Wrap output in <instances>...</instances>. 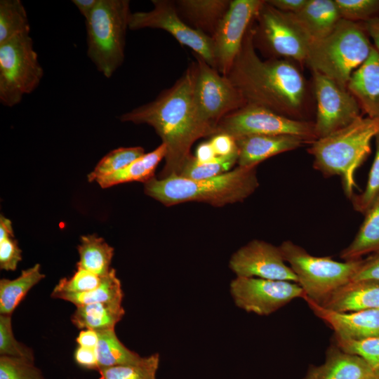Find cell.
Listing matches in <instances>:
<instances>
[{
	"label": "cell",
	"instance_id": "6da1fadb",
	"mask_svg": "<svg viewBox=\"0 0 379 379\" xmlns=\"http://www.w3.org/2000/svg\"><path fill=\"white\" fill-rule=\"evenodd\" d=\"M197 69L192 62L169 88L153 101L119 116L122 122L152 126L166 147L165 164L160 178L178 175L192 155V145L199 138L216 134V127L199 117L194 97Z\"/></svg>",
	"mask_w": 379,
	"mask_h": 379
},
{
	"label": "cell",
	"instance_id": "7a4b0ae2",
	"mask_svg": "<svg viewBox=\"0 0 379 379\" xmlns=\"http://www.w3.org/2000/svg\"><path fill=\"white\" fill-rule=\"evenodd\" d=\"M227 77L247 104L259 105L291 119L307 121L304 114L308 92L304 75L293 60H262L253 44L252 23Z\"/></svg>",
	"mask_w": 379,
	"mask_h": 379
},
{
	"label": "cell",
	"instance_id": "3957f363",
	"mask_svg": "<svg viewBox=\"0 0 379 379\" xmlns=\"http://www.w3.org/2000/svg\"><path fill=\"white\" fill-rule=\"evenodd\" d=\"M258 185L256 167L238 166L220 175L199 180L175 175L153 178L144 183V189L147 195L166 206L188 201L223 206L244 201Z\"/></svg>",
	"mask_w": 379,
	"mask_h": 379
},
{
	"label": "cell",
	"instance_id": "277c9868",
	"mask_svg": "<svg viewBox=\"0 0 379 379\" xmlns=\"http://www.w3.org/2000/svg\"><path fill=\"white\" fill-rule=\"evenodd\" d=\"M379 133V119L361 116L347 126L310 144L313 167L325 177L338 175L349 199L356 187L355 173L371 152Z\"/></svg>",
	"mask_w": 379,
	"mask_h": 379
},
{
	"label": "cell",
	"instance_id": "5b68a950",
	"mask_svg": "<svg viewBox=\"0 0 379 379\" xmlns=\"http://www.w3.org/2000/svg\"><path fill=\"white\" fill-rule=\"evenodd\" d=\"M373 47L364 22L341 19L328 35L312 41L305 63L312 71L347 87L351 75L366 60Z\"/></svg>",
	"mask_w": 379,
	"mask_h": 379
},
{
	"label": "cell",
	"instance_id": "8992f818",
	"mask_svg": "<svg viewBox=\"0 0 379 379\" xmlns=\"http://www.w3.org/2000/svg\"><path fill=\"white\" fill-rule=\"evenodd\" d=\"M131 15L128 0H98L86 20L87 55L106 78H110L124 60Z\"/></svg>",
	"mask_w": 379,
	"mask_h": 379
},
{
	"label": "cell",
	"instance_id": "52a82bcc",
	"mask_svg": "<svg viewBox=\"0 0 379 379\" xmlns=\"http://www.w3.org/2000/svg\"><path fill=\"white\" fill-rule=\"evenodd\" d=\"M279 248L305 295L318 304L350 281L362 262L361 258L338 262L330 257L314 256L290 240L282 242Z\"/></svg>",
	"mask_w": 379,
	"mask_h": 379
},
{
	"label": "cell",
	"instance_id": "ba28073f",
	"mask_svg": "<svg viewBox=\"0 0 379 379\" xmlns=\"http://www.w3.org/2000/svg\"><path fill=\"white\" fill-rule=\"evenodd\" d=\"M252 28L255 48L268 59L305 62L312 39L293 13L281 11L264 1Z\"/></svg>",
	"mask_w": 379,
	"mask_h": 379
},
{
	"label": "cell",
	"instance_id": "9c48e42d",
	"mask_svg": "<svg viewBox=\"0 0 379 379\" xmlns=\"http://www.w3.org/2000/svg\"><path fill=\"white\" fill-rule=\"evenodd\" d=\"M44 69L29 33L0 45V102L12 107L39 85Z\"/></svg>",
	"mask_w": 379,
	"mask_h": 379
},
{
	"label": "cell",
	"instance_id": "30bf717a",
	"mask_svg": "<svg viewBox=\"0 0 379 379\" xmlns=\"http://www.w3.org/2000/svg\"><path fill=\"white\" fill-rule=\"evenodd\" d=\"M216 129V133H226L235 140L250 135H287L301 138L310 145L317 139L314 121L291 119L251 104L224 117Z\"/></svg>",
	"mask_w": 379,
	"mask_h": 379
},
{
	"label": "cell",
	"instance_id": "8fae6325",
	"mask_svg": "<svg viewBox=\"0 0 379 379\" xmlns=\"http://www.w3.org/2000/svg\"><path fill=\"white\" fill-rule=\"evenodd\" d=\"M195 58L194 97L197 112L204 121L216 127L224 117L247 103L227 76L196 54Z\"/></svg>",
	"mask_w": 379,
	"mask_h": 379
},
{
	"label": "cell",
	"instance_id": "7c38bea8",
	"mask_svg": "<svg viewBox=\"0 0 379 379\" xmlns=\"http://www.w3.org/2000/svg\"><path fill=\"white\" fill-rule=\"evenodd\" d=\"M149 11L131 13L129 29H160L171 34L180 44L190 48L207 64L216 69L213 39L189 26L178 15L174 1L152 0Z\"/></svg>",
	"mask_w": 379,
	"mask_h": 379
},
{
	"label": "cell",
	"instance_id": "4fadbf2b",
	"mask_svg": "<svg viewBox=\"0 0 379 379\" xmlns=\"http://www.w3.org/2000/svg\"><path fill=\"white\" fill-rule=\"evenodd\" d=\"M313 90L317 102L314 132L318 138L340 130L361 117V108L347 87L312 71Z\"/></svg>",
	"mask_w": 379,
	"mask_h": 379
},
{
	"label": "cell",
	"instance_id": "5bb4252c",
	"mask_svg": "<svg viewBox=\"0 0 379 379\" xmlns=\"http://www.w3.org/2000/svg\"><path fill=\"white\" fill-rule=\"evenodd\" d=\"M235 305L247 312L269 315L298 298H303L301 286L294 282L237 277L230 284Z\"/></svg>",
	"mask_w": 379,
	"mask_h": 379
},
{
	"label": "cell",
	"instance_id": "9a60e30c",
	"mask_svg": "<svg viewBox=\"0 0 379 379\" xmlns=\"http://www.w3.org/2000/svg\"><path fill=\"white\" fill-rule=\"evenodd\" d=\"M262 0H232L230 6L213 36L216 69L227 76L240 51L246 32Z\"/></svg>",
	"mask_w": 379,
	"mask_h": 379
},
{
	"label": "cell",
	"instance_id": "2e32d148",
	"mask_svg": "<svg viewBox=\"0 0 379 379\" xmlns=\"http://www.w3.org/2000/svg\"><path fill=\"white\" fill-rule=\"evenodd\" d=\"M285 262L279 246L254 239L232 255L229 266L237 277L298 283L296 275Z\"/></svg>",
	"mask_w": 379,
	"mask_h": 379
},
{
	"label": "cell",
	"instance_id": "e0dca14e",
	"mask_svg": "<svg viewBox=\"0 0 379 379\" xmlns=\"http://www.w3.org/2000/svg\"><path fill=\"white\" fill-rule=\"evenodd\" d=\"M302 298L314 314L335 331V338L345 340L379 338V309L339 312L326 309L305 295Z\"/></svg>",
	"mask_w": 379,
	"mask_h": 379
},
{
	"label": "cell",
	"instance_id": "ac0fdd59",
	"mask_svg": "<svg viewBox=\"0 0 379 379\" xmlns=\"http://www.w3.org/2000/svg\"><path fill=\"white\" fill-rule=\"evenodd\" d=\"M377 374L361 357L336 345L328 350L325 362L310 366L302 379H370Z\"/></svg>",
	"mask_w": 379,
	"mask_h": 379
},
{
	"label": "cell",
	"instance_id": "d6986e66",
	"mask_svg": "<svg viewBox=\"0 0 379 379\" xmlns=\"http://www.w3.org/2000/svg\"><path fill=\"white\" fill-rule=\"evenodd\" d=\"M236 142L237 164L242 167H256L268 158L308 144L301 138L287 135H250L237 139Z\"/></svg>",
	"mask_w": 379,
	"mask_h": 379
},
{
	"label": "cell",
	"instance_id": "ffe728a7",
	"mask_svg": "<svg viewBox=\"0 0 379 379\" xmlns=\"http://www.w3.org/2000/svg\"><path fill=\"white\" fill-rule=\"evenodd\" d=\"M319 305L339 312L379 309V280L350 281L332 292Z\"/></svg>",
	"mask_w": 379,
	"mask_h": 379
},
{
	"label": "cell",
	"instance_id": "44dd1931",
	"mask_svg": "<svg viewBox=\"0 0 379 379\" xmlns=\"http://www.w3.org/2000/svg\"><path fill=\"white\" fill-rule=\"evenodd\" d=\"M347 88L364 113L379 119V52L375 46L366 60L352 73Z\"/></svg>",
	"mask_w": 379,
	"mask_h": 379
},
{
	"label": "cell",
	"instance_id": "7402d4cb",
	"mask_svg": "<svg viewBox=\"0 0 379 379\" xmlns=\"http://www.w3.org/2000/svg\"><path fill=\"white\" fill-rule=\"evenodd\" d=\"M174 3L178 15L189 26L212 38L231 1L178 0Z\"/></svg>",
	"mask_w": 379,
	"mask_h": 379
},
{
	"label": "cell",
	"instance_id": "603a6c76",
	"mask_svg": "<svg viewBox=\"0 0 379 379\" xmlns=\"http://www.w3.org/2000/svg\"><path fill=\"white\" fill-rule=\"evenodd\" d=\"M293 14L312 40L328 35L342 19L335 0H307Z\"/></svg>",
	"mask_w": 379,
	"mask_h": 379
},
{
	"label": "cell",
	"instance_id": "cb8c5ba5",
	"mask_svg": "<svg viewBox=\"0 0 379 379\" xmlns=\"http://www.w3.org/2000/svg\"><path fill=\"white\" fill-rule=\"evenodd\" d=\"M124 313L120 302H98L77 307L71 320L78 328L99 332L114 330Z\"/></svg>",
	"mask_w": 379,
	"mask_h": 379
},
{
	"label": "cell",
	"instance_id": "d4e9b609",
	"mask_svg": "<svg viewBox=\"0 0 379 379\" xmlns=\"http://www.w3.org/2000/svg\"><path fill=\"white\" fill-rule=\"evenodd\" d=\"M166 152V145L161 143L153 151L144 154L124 168L96 182L102 188L133 181L145 183L154 178L155 170L159 162L165 158Z\"/></svg>",
	"mask_w": 379,
	"mask_h": 379
},
{
	"label": "cell",
	"instance_id": "484cf974",
	"mask_svg": "<svg viewBox=\"0 0 379 379\" xmlns=\"http://www.w3.org/2000/svg\"><path fill=\"white\" fill-rule=\"evenodd\" d=\"M364 215V221L355 237L340 252V258L345 261L361 259L364 255L379 252V196Z\"/></svg>",
	"mask_w": 379,
	"mask_h": 379
},
{
	"label": "cell",
	"instance_id": "4316f807",
	"mask_svg": "<svg viewBox=\"0 0 379 379\" xmlns=\"http://www.w3.org/2000/svg\"><path fill=\"white\" fill-rule=\"evenodd\" d=\"M77 250L79 260L77 267L84 269L101 277L109 274L112 269L110 264L114 248L102 238L95 234L82 236Z\"/></svg>",
	"mask_w": 379,
	"mask_h": 379
},
{
	"label": "cell",
	"instance_id": "83f0119b",
	"mask_svg": "<svg viewBox=\"0 0 379 379\" xmlns=\"http://www.w3.org/2000/svg\"><path fill=\"white\" fill-rule=\"evenodd\" d=\"M45 275L40 271V265L22 271L16 279L0 280V313L11 315L16 307L25 298L28 291Z\"/></svg>",
	"mask_w": 379,
	"mask_h": 379
},
{
	"label": "cell",
	"instance_id": "f1b7e54d",
	"mask_svg": "<svg viewBox=\"0 0 379 379\" xmlns=\"http://www.w3.org/2000/svg\"><path fill=\"white\" fill-rule=\"evenodd\" d=\"M53 298H60L74 304L77 307L98 302H122L123 291L116 270L111 269L109 274L96 288L84 293L53 292Z\"/></svg>",
	"mask_w": 379,
	"mask_h": 379
},
{
	"label": "cell",
	"instance_id": "f546056e",
	"mask_svg": "<svg viewBox=\"0 0 379 379\" xmlns=\"http://www.w3.org/2000/svg\"><path fill=\"white\" fill-rule=\"evenodd\" d=\"M95 348L99 369L117 366L135 364L143 357L128 349L117 338L114 330L98 332Z\"/></svg>",
	"mask_w": 379,
	"mask_h": 379
},
{
	"label": "cell",
	"instance_id": "4dcf8cb0",
	"mask_svg": "<svg viewBox=\"0 0 379 379\" xmlns=\"http://www.w3.org/2000/svg\"><path fill=\"white\" fill-rule=\"evenodd\" d=\"M30 32L26 9L20 0L0 1V45Z\"/></svg>",
	"mask_w": 379,
	"mask_h": 379
},
{
	"label": "cell",
	"instance_id": "1f68e13d",
	"mask_svg": "<svg viewBox=\"0 0 379 379\" xmlns=\"http://www.w3.org/2000/svg\"><path fill=\"white\" fill-rule=\"evenodd\" d=\"M145 149L142 147H119L112 150L98 163L88 175L89 182L112 175L126 167L133 161L142 156Z\"/></svg>",
	"mask_w": 379,
	"mask_h": 379
},
{
	"label": "cell",
	"instance_id": "d6a6232c",
	"mask_svg": "<svg viewBox=\"0 0 379 379\" xmlns=\"http://www.w3.org/2000/svg\"><path fill=\"white\" fill-rule=\"evenodd\" d=\"M159 364V355L155 353L135 364L100 368L99 379H157Z\"/></svg>",
	"mask_w": 379,
	"mask_h": 379
},
{
	"label": "cell",
	"instance_id": "836d02e7",
	"mask_svg": "<svg viewBox=\"0 0 379 379\" xmlns=\"http://www.w3.org/2000/svg\"><path fill=\"white\" fill-rule=\"evenodd\" d=\"M238 157L239 152L227 157H217L209 162L200 164L192 154L178 175L194 180L212 178L230 171L237 163Z\"/></svg>",
	"mask_w": 379,
	"mask_h": 379
},
{
	"label": "cell",
	"instance_id": "e575fe53",
	"mask_svg": "<svg viewBox=\"0 0 379 379\" xmlns=\"http://www.w3.org/2000/svg\"><path fill=\"white\" fill-rule=\"evenodd\" d=\"M342 19L366 22L378 18L379 0H335Z\"/></svg>",
	"mask_w": 379,
	"mask_h": 379
},
{
	"label": "cell",
	"instance_id": "d590c367",
	"mask_svg": "<svg viewBox=\"0 0 379 379\" xmlns=\"http://www.w3.org/2000/svg\"><path fill=\"white\" fill-rule=\"evenodd\" d=\"M375 138L376 151L366 185L361 193L354 194L351 199L354 210L363 214L379 196V133Z\"/></svg>",
	"mask_w": 379,
	"mask_h": 379
},
{
	"label": "cell",
	"instance_id": "8d00e7d4",
	"mask_svg": "<svg viewBox=\"0 0 379 379\" xmlns=\"http://www.w3.org/2000/svg\"><path fill=\"white\" fill-rule=\"evenodd\" d=\"M0 379H46L34 361L19 357L1 356Z\"/></svg>",
	"mask_w": 379,
	"mask_h": 379
},
{
	"label": "cell",
	"instance_id": "74e56055",
	"mask_svg": "<svg viewBox=\"0 0 379 379\" xmlns=\"http://www.w3.org/2000/svg\"><path fill=\"white\" fill-rule=\"evenodd\" d=\"M0 354L1 356L24 358L34 361L32 349L15 340L11 326V317L0 315Z\"/></svg>",
	"mask_w": 379,
	"mask_h": 379
},
{
	"label": "cell",
	"instance_id": "f35d334b",
	"mask_svg": "<svg viewBox=\"0 0 379 379\" xmlns=\"http://www.w3.org/2000/svg\"><path fill=\"white\" fill-rule=\"evenodd\" d=\"M335 338L336 345L345 352L364 359L376 372L379 371V338L362 340H345Z\"/></svg>",
	"mask_w": 379,
	"mask_h": 379
},
{
	"label": "cell",
	"instance_id": "ab89813d",
	"mask_svg": "<svg viewBox=\"0 0 379 379\" xmlns=\"http://www.w3.org/2000/svg\"><path fill=\"white\" fill-rule=\"evenodd\" d=\"M102 277L82 268H78L70 278L61 279L53 292L84 293L98 287Z\"/></svg>",
	"mask_w": 379,
	"mask_h": 379
},
{
	"label": "cell",
	"instance_id": "60d3db41",
	"mask_svg": "<svg viewBox=\"0 0 379 379\" xmlns=\"http://www.w3.org/2000/svg\"><path fill=\"white\" fill-rule=\"evenodd\" d=\"M21 260V250L13 237L0 241V268L1 270H15Z\"/></svg>",
	"mask_w": 379,
	"mask_h": 379
},
{
	"label": "cell",
	"instance_id": "b9f144b4",
	"mask_svg": "<svg viewBox=\"0 0 379 379\" xmlns=\"http://www.w3.org/2000/svg\"><path fill=\"white\" fill-rule=\"evenodd\" d=\"M217 157H227L238 152L236 140L231 135L218 133L209 140Z\"/></svg>",
	"mask_w": 379,
	"mask_h": 379
},
{
	"label": "cell",
	"instance_id": "7bdbcfd3",
	"mask_svg": "<svg viewBox=\"0 0 379 379\" xmlns=\"http://www.w3.org/2000/svg\"><path fill=\"white\" fill-rule=\"evenodd\" d=\"M361 279L379 280V252L362 260L361 265L351 281Z\"/></svg>",
	"mask_w": 379,
	"mask_h": 379
},
{
	"label": "cell",
	"instance_id": "ee69618b",
	"mask_svg": "<svg viewBox=\"0 0 379 379\" xmlns=\"http://www.w3.org/2000/svg\"><path fill=\"white\" fill-rule=\"evenodd\" d=\"M74 359L82 367L99 370L95 349L79 346L74 352Z\"/></svg>",
	"mask_w": 379,
	"mask_h": 379
},
{
	"label": "cell",
	"instance_id": "f6af8a7d",
	"mask_svg": "<svg viewBox=\"0 0 379 379\" xmlns=\"http://www.w3.org/2000/svg\"><path fill=\"white\" fill-rule=\"evenodd\" d=\"M266 1L281 11L295 13L303 8L307 0H268Z\"/></svg>",
	"mask_w": 379,
	"mask_h": 379
},
{
	"label": "cell",
	"instance_id": "bcb514c9",
	"mask_svg": "<svg viewBox=\"0 0 379 379\" xmlns=\"http://www.w3.org/2000/svg\"><path fill=\"white\" fill-rule=\"evenodd\" d=\"M98 340V332L91 329L81 331L76 339L79 346L91 349L96 348Z\"/></svg>",
	"mask_w": 379,
	"mask_h": 379
},
{
	"label": "cell",
	"instance_id": "7dc6e473",
	"mask_svg": "<svg viewBox=\"0 0 379 379\" xmlns=\"http://www.w3.org/2000/svg\"><path fill=\"white\" fill-rule=\"evenodd\" d=\"M194 157L197 161L200 164L209 162L217 157L209 140L199 145Z\"/></svg>",
	"mask_w": 379,
	"mask_h": 379
},
{
	"label": "cell",
	"instance_id": "c3c4849f",
	"mask_svg": "<svg viewBox=\"0 0 379 379\" xmlns=\"http://www.w3.org/2000/svg\"><path fill=\"white\" fill-rule=\"evenodd\" d=\"M72 2L78 8L86 20L91 16L98 0H72Z\"/></svg>",
	"mask_w": 379,
	"mask_h": 379
},
{
	"label": "cell",
	"instance_id": "681fc988",
	"mask_svg": "<svg viewBox=\"0 0 379 379\" xmlns=\"http://www.w3.org/2000/svg\"><path fill=\"white\" fill-rule=\"evenodd\" d=\"M364 25L368 36L374 41L375 48L379 52V17L364 22Z\"/></svg>",
	"mask_w": 379,
	"mask_h": 379
},
{
	"label": "cell",
	"instance_id": "f907efd6",
	"mask_svg": "<svg viewBox=\"0 0 379 379\" xmlns=\"http://www.w3.org/2000/svg\"><path fill=\"white\" fill-rule=\"evenodd\" d=\"M10 237L14 238L11 221L1 215L0 217V241Z\"/></svg>",
	"mask_w": 379,
	"mask_h": 379
},
{
	"label": "cell",
	"instance_id": "816d5d0a",
	"mask_svg": "<svg viewBox=\"0 0 379 379\" xmlns=\"http://www.w3.org/2000/svg\"><path fill=\"white\" fill-rule=\"evenodd\" d=\"M370 379H379V377H378V374H377L375 376H374V377H373V378H370Z\"/></svg>",
	"mask_w": 379,
	"mask_h": 379
},
{
	"label": "cell",
	"instance_id": "f5cc1de1",
	"mask_svg": "<svg viewBox=\"0 0 379 379\" xmlns=\"http://www.w3.org/2000/svg\"><path fill=\"white\" fill-rule=\"evenodd\" d=\"M378 377H379V371H378Z\"/></svg>",
	"mask_w": 379,
	"mask_h": 379
}]
</instances>
